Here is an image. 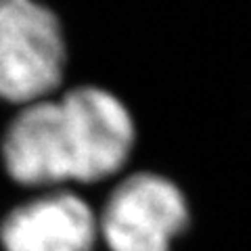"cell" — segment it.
Segmentation results:
<instances>
[{"instance_id": "6da1fadb", "label": "cell", "mask_w": 251, "mask_h": 251, "mask_svg": "<svg viewBox=\"0 0 251 251\" xmlns=\"http://www.w3.org/2000/svg\"><path fill=\"white\" fill-rule=\"evenodd\" d=\"M136 147L130 107L100 84H80L21 107L6 126L0 159L15 184L31 193L113 182Z\"/></svg>"}, {"instance_id": "7a4b0ae2", "label": "cell", "mask_w": 251, "mask_h": 251, "mask_svg": "<svg viewBox=\"0 0 251 251\" xmlns=\"http://www.w3.org/2000/svg\"><path fill=\"white\" fill-rule=\"evenodd\" d=\"M105 251H172L191 226V207L180 186L149 170H126L97 205Z\"/></svg>"}, {"instance_id": "277c9868", "label": "cell", "mask_w": 251, "mask_h": 251, "mask_svg": "<svg viewBox=\"0 0 251 251\" xmlns=\"http://www.w3.org/2000/svg\"><path fill=\"white\" fill-rule=\"evenodd\" d=\"M4 251H97V207L75 188L34 193L0 222Z\"/></svg>"}, {"instance_id": "3957f363", "label": "cell", "mask_w": 251, "mask_h": 251, "mask_svg": "<svg viewBox=\"0 0 251 251\" xmlns=\"http://www.w3.org/2000/svg\"><path fill=\"white\" fill-rule=\"evenodd\" d=\"M65 67L57 15L38 0H0V99L21 107L50 99Z\"/></svg>"}]
</instances>
